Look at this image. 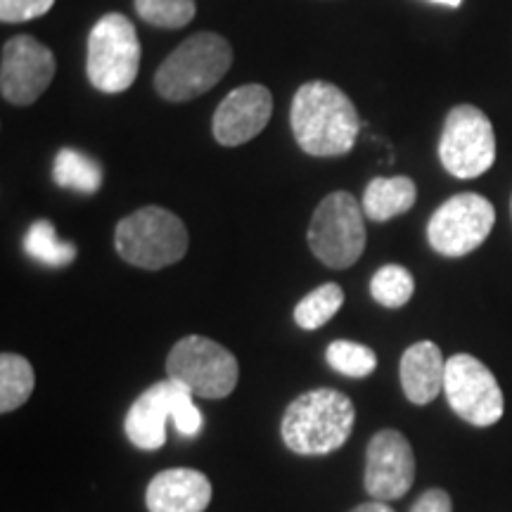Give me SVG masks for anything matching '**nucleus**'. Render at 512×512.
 <instances>
[{
	"mask_svg": "<svg viewBox=\"0 0 512 512\" xmlns=\"http://www.w3.org/2000/svg\"><path fill=\"white\" fill-rule=\"evenodd\" d=\"M290 124L297 145L313 157H342L361 131L354 102L328 81H309L294 93Z\"/></svg>",
	"mask_w": 512,
	"mask_h": 512,
	"instance_id": "f257e3e1",
	"label": "nucleus"
},
{
	"mask_svg": "<svg viewBox=\"0 0 512 512\" xmlns=\"http://www.w3.org/2000/svg\"><path fill=\"white\" fill-rule=\"evenodd\" d=\"M356 408L337 389H313L297 396L283 415L285 446L297 456H325L347 444L354 432Z\"/></svg>",
	"mask_w": 512,
	"mask_h": 512,
	"instance_id": "f03ea898",
	"label": "nucleus"
},
{
	"mask_svg": "<svg viewBox=\"0 0 512 512\" xmlns=\"http://www.w3.org/2000/svg\"><path fill=\"white\" fill-rule=\"evenodd\" d=\"M233 64V48L226 38L211 31L195 34L162 62L155 88L164 100L188 102L209 93Z\"/></svg>",
	"mask_w": 512,
	"mask_h": 512,
	"instance_id": "7ed1b4c3",
	"label": "nucleus"
},
{
	"mask_svg": "<svg viewBox=\"0 0 512 512\" xmlns=\"http://www.w3.org/2000/svg\"><path fill=\"white\" fill-rule=\"evenodd\" d=\"M195 394L176 380H162L145 389L128 408L124 430L140 451H157L166 444V422L174 420L176 430L185 437L202 432L204 418L195 406Z\"/></svg>",
	"mask_w": 512,
	"mask_h": 512,
	"instance_id": "20e7f679",
	"label": "nucleus"
},
{
	"mask_svg": "<svg viewBox=\"0 0 512 512\" xmlns=\"http://www.w3.org/2000/svg\"><path fill=\"white\" fill-rule=\"evenodd\" d=\"M114 245L126 264L159 271L188 252V230L169 209L143 207L119 221Z\"/></svg>",
	"mask_w": 512,
	"mask_h": 512,
	"instance_id": "39448f33",
	"label": "nucleus"
},
{
	"mask_svg": "<svg viewBox=\"0 0 512 512\" xmlns=\"http://www.w3.org/2000/svg\"><path fill=\"white\" fill-rule=\"evenodd\" d=\"M140 67V41L133 22L119 12L100 17L88 36L86 74L100 93H124Z\"/></svg>",
	"mask_w": 512,
	"mask_h": 512,
	"instance_id": "423d86ee",
	"label": "nucleus"
},
{
	"mask_svg": "<svg viewBox=\"0 0 512 512\" xmlns=\"http://www.w3.org/2000/svg\"><path fill=\"white\" fill-rule=\"evenodd\" d=\"M363 207L351 192H332L313 211L309 226V247L320 264L349 268L366 249Z\"/></svg>",
	"mask_w": 512,
	"mask_h": 512,
	"instance_id": "0eeeda50",
	"label": "nucleus"
},
{
	"mask_svg": "<svg viewBox=\"0 0 512 512\" xmlns=\"http://www.w3.org/2000/svg\"><path fill=\"white\" fill-rule=\"evenodd\" d=\"M166 375L200 399H226L238 387V358L214 339L190 335L178 339L166 358Z\"/></svg>",
	"mask_w": 512,
	"mask_h": 512,
	"instance_id": "6e6552de",
	"label": "nucleus"
},
{
	"mask_svg": "<svg viewBox=\"0 0 512 512\" xmlns=\"http://www.w3.org/2000/svg\"><path fill=\"white\" fill-rule=\"evenodd\" d=\"M439 159L456 178H477L496 162V133L486 114L475 105H458L448 112L439 140Z\"/></svg>",
	"mask_w": 512,
	"mask_h": 512,
	"instance_id": "1a4fd4ad",
	"label": "nucleus"
},
{
	"mask_svg": "<svg viewBox=\"0 0 512 512\" xmlns=\"http://www.w3.org/2000/svg\"><path fill=\"white\" fill-rule=\"evenodd\" d=\"M444 394L451 411L467 425L491 427L503 418L505 399L501 384L475 356L456 354L448 358Z\"/></svg>",
	"mask_w": 512,
	"mask_h": 512,
	"instance_id": "9d476101",
	"label": "nucleus"
},
{
	"mask_svg": "<svg viewBox=\"0 0 512 512\" xmlns=\"http://www.w3.org/2000/svg\"><path fill=\"white\" fill-rule=\"evenodd\" d=\"M494 223V204L477 192H460L434 211L427 223V240L434 252L458 259L484 245Z\"/></svg>",
	"mask_w": 512,
	"mask_h": 512,
	"instance_id": "9b49d317",
	"label": "nucleus"
},
{
	"mask_svg": "<svg viewBox=\"0 0 512 512\" xmlns=\"http://www.w3.org/2000/svg\"><path fill=\"white\" fill-rule=\"evenodd\" d=\"M55 76V57L34 36L22 34L3 46L0 93L12 105H31L46 93Z\"/></svg>",
	"mask_w": 512,
	"mask_h": 512,
	"instance_id": "f8f14e48",
	"label": "nucleus"
},
{
	"mask_svg": "<svg viewBox=\"0 0 512 512\" xmlns=\"http://www.w3.org/2000/svg\"><path fill=\"white\" fill-rule=\"evenodd\" d=\"M415 482V456L399 430H380L370 439L366 456V491L375 501H396Z\"/></svg>",
	"mask_w": 512,
	"mask_h": 512,
	"instance_id": "ddd939ff",
	"label": "nucleus"
},
{
	"mask_svg": "<svg viewBox=\"0 0 512 512\" xmlns=\"http://www.w3.org/2000/svg\"><path fill=\"white\" fill-rule=\"evenodd\" d=\"M273 114V95L261 83H247L226 95L216 107L211 131L216 143L226 147L245 145L264 131Z\"/></svg>",
	"mask_w": 512,
	"mask_h": 512,
	"instance_id": "4468645a",
	"label": "nucleus"
},
{
	"mask_svg": "<svg viewBox=\"0 0 512 512\" xmlns=\"http://www.w3.org/2000/svg\"><path fill=\"white\" fill-rule=\"evenodd\" d=\"M145 503L150 512H204L211 503V482L190 467L164 470L147 484Z\"/></svg>",
	"mask_w": 512,
	"mask_h": 512,
	"instance_id": "2eb2a0df",
	"label": "nucleus"
},
{
	"mask_svg": "<svg viewBox=\"0 0 512 512\" xmlns=\"http://www.w3.org/2000/svg\"><path fill=\"white\" fill-rule=\"evenodd\" d=\"M399 373L403 394L415 406H427L444 392L446 361L441 349L430 339L415 342L403 351Z\"/></svg>",
	"mask_w": 512,
	"mask_h": 512,
	"instance_id": "dca6fc26",
	"label": "nucleus"
},
{
	"mask_svg": "<svg viewBox=\"0 0 512 512\" xmlns=\"http://www.w3.org/2000/svg\"><path fill=\"white\" fill-rule=\"evenodd\" d=\"M415 200H418V188L408 176L373 178L363 195L361 207L370 221L384 223L411 211Z\"/></svg>",
	"mask_w": 512,
	"mask_h": 512,
	"instance_id": "f3484780",
	"label": "nucleus"
},
{
	"mask_svg": "<svg viewBox=\"0 0 512 512\" xmlns=\"http://www.w3.org/2000/svg\"><path fill=\"white\" fill-rule=\"evenodd\" d=\"M53 181L60 188L93 195V192L100 190L105 174H102V166L95 159L74 150V147H62L53 162Z\"/></svg>",
	"mask_w": 512,
	"mask_h": 512,
	"instance_id": "a211bd4d",
	"label": "nucleus"
},
{
	"mask_svg": "<svg viewBox=\"0 0 512 512\" xmlns=\"http://www.w3.org/2000/svg\"><path fill=\"white\" fill-rule=\"evenodd\" d=\"M36 375L31 363L19 354L0 356V413L17 411L34 392Z\"/></svg>",
	"mask_w": 512,
	"mask_h": 512,
	"instance_id": "6ab92c4d",
	"label": "nucleus"
},
{
	"mask_svg": "<svg viewBox=\"0 0 512 512\" xmlns=\"http://www.w3.org/2000/svg\"><path fill=\"white\" fill-rule=\"evenodd\" d=\"M24 252L38 264L46 266H69L76 259L74 242H62L57 238L55 226L50 221L31 223L27 235H24Z\"/></svg>",
	"mask_w": 512,
	"mask_h": 512,
	"instance_id": "aec40b11",
	"label": "nucleus"
},
{
	"mask_svg": "<svg viewBox=\"0 0 512 512\" xmlns=\"http://www.w3.org/2000/svg\"><path fill=\"white\" fill-rule=\"evenodd\" d=\"M344 304V290L337 283H325L318 290L306 294L294 309V323L302 330L323 328Z\"/></svg>",
	"mask_w": 512,
	"mask_h": 512,
	"instance_id": "412c9836",
	"label": "nucleus"
},
{
	"mask_svg": "<svg viewBox=\"0 0 512 512\" xmlns=\"http://www.w3.org/2000/svg\"><path fill=\"white\" fill-rule=\"evenodd\" d=\"M415 292V280L408 268L399 264H387L373 275L370 280V294L377 304L387 309H399V306L411 302Z\"/></svg>",
	"mask_w": 512,
	"mask_h": 512,
	"instance_id": "4be33fe9",
	"label": "nucleus"
},
{
	"mask_svg": "<svg viewBox=\"0 0 512 512\" xmlns=\"http://www.w3.org/2000/svg\"><path fill=\"white\" fill-rule=\"evenodd\" d=\"M325 358H328L332 370H337L344 377H354V380L373 375L377 368L375 351L358 342H349V339L332 342L328 351H325Z\"/></svg>",
	"mask_w": 512,
	"mask_h": 512,
	"instance_id": "5701e85b",
	"label": "nucleus"
},
{
	"mask_svg": "<svg viewBox=\"0 0 512 512\" xmlns=\"http://www.w3.org/2000/svg\"><path fill=\"white\" fill-rule=\"evenodd\" d=\"M143 22L159 29H183L195 19V0H136Z\"/></svg>",
	"mask_w": 512,
	"mask_h": 512,
	"instance_id": "b1692460",
	"label": "nucleus"
},
{
	"mask_svg": "<svg viewBox=\"0 0 512 512\" xmlns=\"http://www.w3.org/2000/svg\"><path fill=\"white\" fill-rule=\"evenodd\" d=\"M53 5L55 0H0V19L5 24L29 22L46 15Z\"/></svg>",
	"mask_w": 512,
	"mask_h": 512,
	"instance_id": "393cba45",
	"label": "nucleus"
},
{
	"mask_svg": "<svg viewBox=\"0 0 512 512\" xmlns=\"http://www.w3.org/2000/svg\"><path fill=\"white\" fill-rule=\"evenodd\" d=\"M411 512H453L451 496L444 489H427L418 501L413 503Z\"/></svg>",
	"mask_w": 512,
	"mask_h": 512,
	"instance_id": "a878e982",
	"label": "nucleus"
},
{
	"mask_svg": "<svg viewBox=\"0 0 512 512\" xmlns=\"http://www.w3.org/2000/svg\"><path fill=\"white\" fill-rule=\"evenodd\" d=\"M351 512H394V510L389 508V505L384 501H370V503L358 505V508H354Z\"/></svg>",
	"mask_w": 512,
	"mask_h": 512,
	"instance_id": "bb28decb",
	"label": "nucleus"
},
{
	"mask_svg": "<svg viewBox=\"0 0 512 512\" xmlns=\"http://www.w3.org/2000/svg\"><path fill=\"white\" fill-rule=\"evenodd\" d=\"M432 3L448 5V8H460V3H463V0H432Z\"/></svg>",
	"mask_w": 512,
	"mask_h": 512,
	"instance_id": "cd10ccee",
	"label": "nucleus"
},
{
	"mask_svg": "<svg viewBox=\"0 0 512 512\" xmlns=\"http://www.w3.org/2000/svg\"><path fill=\"white\" fill-rule=\"evenodd\" d=\"M510 207H512V204H510Z\"/></svg>",
	"mask_w": 512,
	"mask_h": 512,
	"instance_id": "c85d7f7f",
	"label": "nucleus"
}]
</instances>
